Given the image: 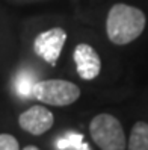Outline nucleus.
<instances>
[{
	"label": "nucleus",
	"mask_w": 148,
	"mask_h": 150,
	"mask_svg": "<svg viewBox=\"0 0 148 150\" xmlns=\"http://www.w3.org/2000/svg\"><path fill=\"white\" fill-rule=\"evenodd\" d=\"M147 17L136 6L116 3L110 8L106 18V33L110 42L126 46L141 37L145 29Z\"/></svg>",
	"instance_id": "f257e3e1"
},
{
	"label": "nucleus",
	"mask_w": 148,
	"mask_h": 150,
	"mask_svg": "<svg viewBox=\"0 0 148 150\" xmlns=\"http://www.w3.org/2000/svg\"><path fill=\"white\" fill-rule=\"evenodd\" d=\"M89 134L101 150H126L127 139L124 129L116 117L110 114H98L91 120Z\"/></svg>",
	"instance_id": "f03ea898"
},
{
	"label": "nucleus",
	"mask_w": 148,
	"mask_h": 150,
	"mask_svg": "<svg viewBox=\"0 0 148 150\" xmlns=\"http://www.w3.org/2000/svg\"><path fill=\"white\" fill-rule=\"evenodd\" d=\"M80 97V88L62 79L38 81L33 88V99L51 106H68Z\"/></svg>",
	"instance_id": "7ed1b4c3"
},
{
	"label": "nucleus",
	"mask_w": 148,
	"mask_h": 150,
	"mask_svg": "<svg viewBox=\"0 0 148 150\" xmlns=\"http://www.w3.org/2000/svg\"><path fill=\"white\" fill-rule=\"evenodd\" d=\"M67 41V32L62 28H51L41 32L33 41V52L51 67H55Z\"/></svg>",
	"instance_id": "20e7f679"
},
{
	"label": "nucleus",
	"mask_w": 148,
	"mask_h": 150,
	"mask_svg": "<svg viewBox=\"0 0 148 150\" xmlns=\"http://www.w3.org/2000/svg\"><path fill=\"white\" fill-rule=\"evenodd\" d=\"M74 62L77 74L85 81H92L101 71V59L92 46L89 44H77L74 49Z\"/></svg>",
	"instance_id": "39448f33"
},
{
	"label": "nucleus",
	"mask_w": 148,
	"mask_h": 150,
	"mask_svg": "<svg viewBox=\"0 0 148 150\" xmlns=\"http://www.w3.org/2000/svg\"><path fill=\"white\" fill-rule=\"evenodd\" d=\"M55 123V117L46 106H32L27 111L20 114L18 125L23 130L29 132L32 135H42L51 129Z\"/></svg>",
	"instance_id": "423d86ee"
},
{
	"label": "nucleus",
	"mask_w": 148,
	"mask_h": 150,
	"mask_svg": "<svg viewBox=\"0 0 148 150\" xmlns=\"http://www.w3.org/2000/svg\"><path fill=\"white\" fill-rule=\"evenodd\" d=\"M38 82V77L30 70H23L14 79V90L23 99L33 97V88Z\"/></svg>",
	"instance_id": "0eeeda50"
},
{
	"label": "nucleus",
	"mask_w": 148,
	"mask_h": 150,
	"mask_svg": "<svg viewBox=\"0 0 148 150\" xmlns=\"http://www.w3.org/2000/svg\"><path fill=\"white\" fill-rule=\"evenodd\" d=\"M128 150H148V123L137 121L130 132L127 143Z\"/></svg>",
	"instance_id": "6e6552de"
},
{
	"label": "nucleus",
	"mask_w": 148,
	"mask_h": 150,
	"mask_svg": "<svg viewBox=\"0 0 148 150\" xmlns=\"http://www.w3.org/2000/svg\"><path fill=\"white\" fill-rule=\"evenodd\" d=\"M56 147L59 150H89L88 144L83 143V135L80 134H67L56 143Z\"/></svg>",
	"instance_id": "1a4fd4ad"
},
{
	"label": "nucleus",
	"mask_w": 148,
	"mask_h": 150,
	"mask_svg": "<svg viewBox=\"0 0 148 150\" xmlns=\"http://www.w3.org/2000/svg\"><path fill=\"white\" fill-rule=\"evenodd\" d=\"M0 150H20L18 141L9 134H0Z\"/></svg>",
	"instance_id": "9d476101"
},
{
	"label": "nucleus",
	"mask_w": 148,
	"mask_h": 150,
	"mask_svg": "<svg viewBox=\"0 0 148 150\" xmlns=\"http://www.w3.org/2000/svg\"><path fill=\"white\" fill-rule=\"evenodd\" d=\"M23 150H39L38 147H35V146H27V147H24Z\"/></svg>",
	"instance_id": "9b49d317"
}]
</instances>
